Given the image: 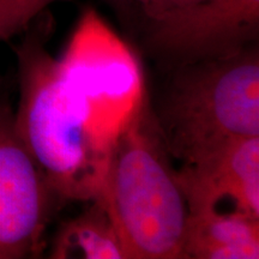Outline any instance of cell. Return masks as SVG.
Returning a JSON list of instances; mask_svg holds the SVG:
<instances>
[{
	"mask_svg": "<svg viewBox=\"0 0 259 259\" xmlns=\"http://www.w3.org/2000/svg\"><path fill=\"white\" fill-rule=\"evenodd\" d=\"M47 12L15 46L16 128L63 204L92 202L119 138L149 95L143 69L94 9L84 10L63 54L53 57Z\"/></svg>",
	"mask_w": 259,
	"mask_h": 259,
	"instance_id": "1",
	"label": "cell"
},
{
	"mask_svg": "<svg viewBox=\"0 0 259 259\" xmlns=\"http://www.w3.org/2000/svg\"><path fill=\"white\" fill-rule=\"evenodd\" d=\"M96 200L126 259H184L189 209L149 95L119 138Z\"/></svg>",
	"mask_w": 259,
	"mask_h": 259,
	"instance_id": "2",
	"label": "cell"
},
{
	"mask_svg": "<svg viewBox=\"0 0 259 259\" xmlns=\"http://www.w3.org/2000/svg\"><path fill=\"white\" fill-rule=\"evenodd\" d=\"M176 69L154 111L171 158L190 163L233 139L258 137V44Z\"/></svg>",
	"mask_w": 259,
	"mask_h": 259,
	"instance_id": "3",
	"label": "cell"
},
{
	"mask_svg": "<svg viewBox=\"0 0 259 259\" xmlns=\"http://www.w3.org/2000/svg\"><path fill=\"white\" fill-rule=\"evenodd\" d=\"M61 205L18 135L9 100L0 96V259L40 257Z\"/></svg>",
	"mask_w": 259,
	"mask_h": 259,
	"instance_id": "4",
	"label": "cell"
},
{
	"mask_svg": "<svg viewBox=\"0 0 259 259\" xmlns=\"http://www.w3.org/2000/svg\"><path fill=\"white\" fill-rule=\"evenodd\" d=\"M144 22L148 51L179 66L258 44L259 0H202Z\"/></svg>",
	"mask_w": 259,
	"mask_h": 259,
	"instance_id": "5",
	"label": "cell"
},
{
	"mask_svg": "<svg viewBox=\"0 0 259 259\" xmlns=\"http://www.w3.org/2000/svg\"><path fill=\"white\" fill-rule=\"evenodd\" d=\"M177 179L189 212L233 209L259 219V136L233 139L198 160L183 163Z\"/></svg>",
	"mask_w": 259,
	"mask_h": 259,
	"instance_id": "6",
	"label": "cell"
},
{
	"mask_svg": "<svg viewBox=\"0 0 259 259\" xmlns=\"http://www.w3.org/2000/svg\"><path fill=\"white\" fill-rule=\"evenodd\" d=\"M258 259L259 219L221 208L189 212L184 259Z\"/></svg>",
	"mask_w": 259,
	"mask_h": 259,
	"instance_id": "7",
	"label": "cell"
},
{
	"mask_svg": "<svg viewBox=\"0 0 259 259\" xmlns=\"http://www.w3.org/2000/svg\"><path fill=\"white\" fill-rule=\"evenodd\" d=\"M61 225L52 241L50 258L126 259L124 246L111 216L99 200Z\"/></svg>",
	"mask_w": 259,
	"mask_h": 259,
	"instance_id": "8",
	"label": "cell"
},
{
	"mask_svg": "<svg viewBox=\"0 0 259 259\" xmlns=\"http://www.w3.org/2000/svg\"><path fill=\"white\" fill-rule=\"evenodd\" d=\"M66 0H0V41L23 34L50 6Z\"/></svg>",
	"mask_w": 259,
	"mask_h": 259,
	"instance_id": "9",
	"label": "cell"
},
{
	"mask_svg": "<svg viewBox=\"0 0 259 259\" xmlns=\"http://www.w3.org/2000/svg\"><path fill=\"white\" fill-rule=\"evenodd\" d=\"M118 5L131 6L139 11L144 21H150L177 9L196 4L202 0H108Z\"/></svg>",
	"mask_w": 259,
	"mask_h": 259,
	"instance_id": "10",
	"label": "cell"
}]
</instances>
